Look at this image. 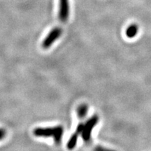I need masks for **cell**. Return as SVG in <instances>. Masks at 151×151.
<instances>
[{
    "label": "cell",
    "instance_id": "cell-1",
    "mask_svg": "<svg viewBox=\"0 0 151 151\" xmlns=\"http://www.w3.org/2000/svg\"><path fill=\"white\" fill-rule=\"evenodd\" d=\"M37 137H52L55 143L60 144L64 134V129L62 126H55L52 127H37L33 132Z\"/></svg>",
    "mask_w": 151,
    "mask_h": 151
},
{
    "label": "cell",
    "instance_id": "cell-2",
    "mask_svg": "<svg viewBox=\"0 0 151 151\" xmlns=\"http://www.w3.org/2000/svg\"><path fill=\"white\" fill-rule=\"evenodd\" d=\"M99 122V117L97 115H94L91 117L86 123L84 124L83 131L81 136H82V139L84 141H89L91 139L92 132L93 130L94 127L97 125V124Z\"/></svg>",
    "mask_w": 151,
    "mask_h": 151
},
{
    "label": "cell",
    "instance_id": "cell-3",
    "mask_svg": "<svg viewBox=\"0 0 151 151\" xmlns=\"http://www.w3.org/2000/svg\"><path fill=\"white\" fill-rule=\"evenodd\" d=\"M62 29L60 27H55L49 32L47 37L42 42V47L45 49H48L53 44L57 39H59L62 35Z\"/></svg>",
    "mask_w": 151,
    "mask_h": 151
},
{
    "label": "cell",
    "instance_id": "cell-4",
    "mask_svg": "<svg viewBox=\"0 0 151 151\" xmlns=\"http://www.w3.org/2000/svg\"><path fill=\"white\" fill-rule=\"evenodd\" d=\"M69 16V0H60L58 17L62 22H66Z\"/></svg>",
    "mask_w": 151,
    "mask_h": 151
},
{
    "label": "cell",
    "instance_id": "cell-5",
    "mask_svg": "<svg viewBox=\"0 0 151 151\" xmlns=\"http://www.w3.org/2000/svg\"><path fill=\"white\" fill-rule=\"evenodd\" d=\"M138 30H139V27H138L137 24H131V25L129 26V27L127 28V29H126V32H125L126 36H127L128 38H130V39L134 38L137 36Z\"/></svg>",
    "mask_w": 151,
    "mask_h": 151
},
{
    "label": "cell",
    "instance_id": "cell-6",
    "mask_svg": "<svg viewBox=\"0 0 151 151\" xmlns=\"http://www.w3.org/2000/svg\"><path fill=\"white\" fill-rule=\"evenodd\" d=\"M78 135V134L76 133V132H75L73 134L71 135V137H70V139H69V140L67 144V148L69 150H72L76 146Z\"/></svg>",
    "mask_w": 151,
    "mask_h": 151
},
{
    "label": "cell",
    "instance_id": "cell-7",
    "mask_svg": "<svg viewBox=\"0 0 151 151\" xmlns=\"http://www.w3.org/2000/svg\"><path fill=\"white\" fill-rule=\"evenodd\" d=\"M88 107L86 104H81L77 109V114L80 118H83L88 113Z\"/></svg>",
    "mask_w": 151,
    "mask_h": 151
},
{
    "label": "cell",
    "instance_id": "cell-8",
    "mask_svg": "<svg viewBox=\"0 0 151 151\" xmlns=\"http://www.w3.org/2000/svg\"><path fill=\"white\" fill-rule=\"evenodd\" d=\"M83 128H84V124H83V123L78 124V126H77L76 132V133H78V134H81L83 131Z\"/></svg>",
    "mask_w": 151,
    "mask_h": 151
},
{
    "label": "cell",
    "instance_id": "cell-9",
    "mask_svg": "<svg viewBox=\"0 0 151 151\" xmlns=\"http://www.w3.org/2000/svg\"><path fill=\"white\" fill-rule=\"evenodd\" d=\"M6 136V131L3 128H0V141L4 139Z\"/></svg>",
    "mask_w": 151,
    "mask_h": 151
}]
</instances>
